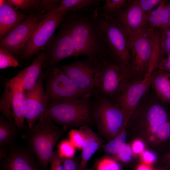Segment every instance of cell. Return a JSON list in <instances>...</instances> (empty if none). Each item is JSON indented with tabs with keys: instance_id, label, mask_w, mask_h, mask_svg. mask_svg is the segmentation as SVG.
I'll return each instance as SVG.
<instances>
[{
	"instance_id": "6da1fadb",
	"label": "cell",
	"mask_w": 170,
	"mask_h": 170,
	"mask_svg": "<svg viewBox=\"0 0 170 170\" xmlns=\"http://www.w3.org/2000/svg\"><path fill=\"white\" fill-rule=\"evenodd\" d=\"M73 11L64 22L72 37L75 51V57L84 56L99 58L107 48L101 27L98 14H93Z\"/></svg>"
},
{
	"instance_id": "7a4b0ae2",
	"label": "cell",
	"mask_w": 170,
	"mask_h": 170,
	"mask_svg": "<svg viewBox=\"0 0 170 170\" xmlns=\"http://www.w3.org/2000/svg\"><path fill=\"white\" fill-rule=\"evenodd\" d=\"M149 90L131 114L126 128L135 131L148 143L158 144V131L170 118L165 104L155 92L151 94Z\"/></svg>"
},
{
	"instance_id": "3957f363",
	"label": "cell",
	"mask_w": 170,
	"mask_h": 170,
	"mask_svg": "<svg viewBox=\"0 0 170 170\" xmlns=\"http://www.w3.org/2000/svg\"><path fill=\"white\" fill-rule=\"evenodd\" d=\"M159 29L149 27L132 34L130 70L136 80L150 76L164 57L160 48Z\"/></svg>"
},
{
	"instance_id": "277c9868",
	"label": "cell",
	"mask_w": 170,
	"mask_h": 170,
	"mask_svg": "<svg viewBox=\"0 0 170 170\" xmlns=\"http://www.w3.org/2000/svg\"><path fill=\"white\" fill-rule=\"evenodd\" d=\"M100 69L95 80L93 96L114 102L135 78L129 68L106 52L99 59Z\"/></svg>"
},
{
	"instance_id": "5b68a950",
	"label": "cell",
	"mask_w": 170,
	"mask_h": 170,
	"mask_svg": "<svg viewBox=\"0 0 170 170\" xmlns=\"http://www.w3.org/2000/svg\"><path fill=\"white\" fill-rule=\"evenodd\" d=\"M67 130L59 127L51 118L42 117L22 135L43 170H48V165L54 151V147Z\"/></svg>"
},
{
	"instance_id": "8992f818",
	"label": "cell",
	"mask_w": 170,
	"mask_h": 170,
	"mask_svg": "<svg viewBox=\"0 0 170 170\" xmlns=\"http://www.w3.org/2000/svg\"><path fill=\"white\" fill-rule=\"evenodd\" d=\"M93 96H86L50 105L42 117L51 118L56 124L68 129L93 123L92 118Z\"/></svg>"
},
{
	"instance_id": "52a82bcc",
	"label": "cell",
	"mask_w": 170,
	"mask_h": 170,
	"mask_svg": "<svg viewBox=\"0 0 170 170\" xmlns=\"http://www.w3.org/2000/svg\"><path fill=\"white\" fill-rule=\"evenodd\" d=\"M92 118L98 135L110 141L126 128L124 114L119 106L108 99L92 97Z\"/></svg>"
},
{
	"instance_id": "ba28073f",
	"label": "cell",
	"mask_w": 170,
	"mask_h": 170,
	"mask_svg": "<svg viewBox=\"0 0 170 170\" xmlns=\"http://www.w3.org/2000/svg\"><path fill=\"white\" fill-rule=\"evenodd\" d=\"M98 17L106 43V52L130 69L132 34L113 16L101 13Z\"/></svg>"
},
{
	"instance_id": "9c48e42d",
	"label": "cell",
	"mask_w": 170,
	"mask_h": 170,
	"mask_svg": "<svg viewBox=\"0 0 170 170\" xmlns=\"http://www.w3.org/2000/svg\"><path fill=\"white\" fill-rule=\"evenodd\" d=\"M44 73L48 107L55 103L91 95L81 91L59 66L45 70Z\"/></svg>"
},
{
	"instance_id": "30bf717a",
	"label": "cell",
	"mask_w": 170,
	"mask_h": 170,
	"mask_svg": "<svg viewBox=\"0 0 170 170\" xmlns=\"http://www.w3.org/2000/svg\"><path fill=\"white\" fill-rule=\"evenodd\" d=\"M67 12H56L45 14L41 17L21 56L22 59H29L39 51L44 50L53 37L57 27L64 20Z\"/></svg>"
},
{
	"instance_id": "8fae6325",
	"label": "cell",
	"mask_w": 170,
	"mask_h": 170,
	"mask_svg": "<svg viewBox=\"0 0 170 170\" xmlns=\"http://www.w3.org/2000/svg\"><path fill=\"white\" fill-rule=\"evenodd\" d=\"M100 66L99 59L87 57L84 59L76 58L59 67L81 91L93 96L96 75Z\"/></svg>"
},
{
	"instance_id": "7c38bea8",
	"label": "cell",
	"mask_w": 170,
	"mask_h": 170,
	"mask_svg": "<svg viewBox=\"0 0 170 170\" xmlns=\"http://www.w3.org/2000/svg\"><path fill=\"white\" fill-rule=\"evenodd\" d=\"M45 11L37 8L26 19L4 37L0 39V48L11 52L14 55H21L25 50L33 31Z\"/></svg>"
},
{
	"instance_id": "4fadbf2b",
	"label": "cell",
	"mask_w": 170,
	"mask_h": 170,
	"mask_svg": "<svg viewBox=\"0 0 170 170\" xmlns=\"http://www.w3.org/2000/svg\"><path fill=\"white\" fill-rule=\"evenodd\" d=\"M62 24L57 34L43 51L48 56L43 65L45 70L56 66L66 58L75 57L74 43L71 33L64 21Z\"/></svg>"
},
{
	"instance_id": "5bb4252c",
	"label": "cell",
	"mask_w": 170,
	"mask_h": 170,
	"mask_svg": "<svg viewBox=\"0 0 170 170\" xmlns=\"http://www.w3.org/2000/svg\"><path fill=\"white\" fill-rule=\"evenodd\" d=\"M44 72L34 87L26 91L22 106V113L28 128H30L47 111L48 107L43 82Z\"/></svg>"
},
{
	"instance_id": "9a60e30c",
	"label": "cell",
	"mask_w": 170,
	"mask_h": 170,
	"mask_svg": "<svg viewBox=\"0 0 170 170\" xmlns=\"http://www.w3.org/2000/svg\"><path fill=\"white\" fill-rule=\"evenodd\" d=\"M153 77L151 74L149 77L134 81L115 100L124 114L127 123L142 97L150 89Z\"/></svg>"
},
{
	"instance_id": "2e32d148",
	"label": "cell",
	"mask_w": 170,
	"mask_h": 170,
	"mask_svg": "<svg viewBox=\"0 0 170 170\" xmlns=\"http://www.w3.org/2000/svg\"><path fill=\"white\" fill-rule=\"evenodd\" d=\"M2 170H43L38 159L29 149L10 148L0 161Z\"/></svg>"
},
{
	"instance_id": "e0dca14e",
	"label": "cell",
	"mask_w": 170,
	"mask_h": 170,
	"mask_svg": "<svg viewBox=\"0 0 170 170\" xmlns=\"http://www.w3.org/2000/svg\"><path fill=\"white\" fill-rule=\"evenodd\" d=\"M145 14L137 0H133L124 9L112 16L133 34L150 27L146 21Z\"/></svg>"
},
{
	"instance_id": "ac0fdd59",
	"label": "cell",
	"mask_w": 170,
	"mask_h": 170,
	"mask_svg": "<svg viewBox=\"0 0 170 170\" xmlns=\"http://www.w3.org/2000/svg\"><path fill=\"white\" fill-rule=\"evenodd\" d=\"M27 16L11 5L7 0H0V39L7 35Z\"/></svg>"
},
{
	"instance_id": "d6986e66",
	"label": "cell",
	"mask_w": 170,
	"mask_h": 170,
	"mask_svg": "<svg viewBox=\"0 0 170 170\" xmlns=\"http://www.w3.org/2000/svg\"><path fill=\"white\" fill-rule=\"evenodd\" d=\"M78 130L84 137L82 149L80 170H84L95 153L104 145V140L98 134L95 133L88 125L82 126Z\"/></svg>"
},
{
	"instance_id": "ffe728a7",
	"label": "cell",
	"mask_w": 170,
	"mask_h": 170,
	"mask_svg": "<svg viewBox=\"0 0 170 170\" xmlns=\"http://www.w3.org/2000/svg\"><path fill=\"white\" fill-rule=\"evenodd\" d=\"M26 72V69H24L19 71L12 79L5 82L0 101V111L2 115L16 128L12 116L11 105L15 93L20 83L23 81Z\"/></svg>"
},
{
	"instance_id": "44dd1931",
	"label": "cell",
	"mask_w": 170,
	"mask_h": 170,
	"mask_svg": "<svg viewBox=\"0 0 170 170\" xmlns=\"http://www.w3.org/2000/svg\"><path fill=\"white\" fill-rule=\"evenodd\" d=\"M48 56L44 51L33 57L31 64L26 67V73L22 82V87L25 91L31 89L36 85L43 73L44 64Z\"/></svg>"
},
{
	"instance_id": "7402d4cb",
	"label": "cell",
	"mask_w": 170,
	"mask_h": 170,
	"mask_svg": "<svg viewBox=\"0 0 170 170\" xmlns=\"http://www.w3.org/2000/svg\"><path fill=\"white\" fill-rule=\"evenodd\" d=\"M152 74V89L163 103L170 105V72L157 69Z\"/></svg>"
},
{
	"instance_id": "603a6c76",
	"label": "cell",
	"mask_w": 170,
	"mask_h": 170,
	"mask_svg": "<svg viewBox=\"0 0 170 170\" xmlns=\"http://www.w3.org/2000/svg\"><path fill=\"white\" fill-rule=\"evenodd\" d=\"M17 128L3 115L0 116V161L7 155L16 136Z\"/></svg>"
},
{
	"instance_id": "cb8c5ba5",
	"label": "cell",
	"mask_w": 170,
	"mask_h": 170,
	"mask_svg": "<svg viewBox=\"0 0 170 170\" xmlns=\"http://www.w3.org/2000/svg\"><path fill=\"white\" fill-rule=\"evenodd\" d=\"M168 1L162 3L156 8L145 14V19L152 29H162L169 27V15L166 4Z\"/></svg>"
},
{
	"instance_id": "d4e9b609",
	"label": "cell",
	"mask_w": 170,
	"mask_h": 170,
	"mask_svg": "<svg viewBox=\"0 0 170 170\" xmlns=\"http://www.w3.org/2000/svg\"><path fill=\"white\" fill-rule=\"evenodd\" d=\"M23 81L20 83L13 98L11 108L12 116L17 129H21L25 126V119L22 113V106L25 94L22 85Z\"/></svg>"
},
{
	"instance_id": "484cf974",
	"label": "cell",
	"mask_w": 170,
	"mask_h": 170,
	"mask_svg": "<svg viewBox=\"0 0 170 170\" xmlns=\"http://www.w3.org/2000/svg\"><path fill=\"white\" fill-rule=\"evenodd\" d=\"M100 1L98 0H62L59 6L49 14L69 10L76 11L84 10L97 5Z\"/></svg>"
},
{
	"instance_id": "4316f807",
	"label": "cell",
	"mask_w": 170,
	"mask_h": 170,
	"mask_svg": "<svg viewBox=\"0 0 170 170\" xmlns=\"http://www.w3.org/2000/svg\"><path fill=\"white\" fill-rule=\"evenodd\" d=\"M126 128L103 147L104 153L108 156H113L121 151L126 144L127 133Z\"/></svg>"
},
{
	"instance_id": "83f0119b",
	"label": "cell",
	"mask_w": 170,
	"mask_h": 170,
	"mask_svg": "<svg viewBox=\"0 0 170 170\" xmlns=\"http://www.w3.org/2000/svg\"><path fill=\"white\" fill-rule=\"evenodd\" d=\"M131 1L128 0H105L100 7L101 13L113 16L124 9Z\"/></svg>"
},
{
	"instance_id": "f1b7e54d",
	"label": "cell",
	"mask_w": 170,
	"mask_h": 170,
	"mask_svg": "<svg viewBox=\"0 0 170 170\" xmlns=\"http://www.w3.org/2000/svg\"><path fill=\"white\" fill-rule=\"evenodd\" d=\"M21 66L14 54L7 49L0 48V69Z\"/></svg>"
},
{
	"instance_id": "f546056e",
	"label": "cell",
	"mask_w": 170,
	"mask_h": 170,
	"mask_svg": "<svg viewBox=\"0 0 170 170\" xmlns=\"http://www.w3.org/2000/svg\"><path fill=\"white\" fill-rule=\"evenodd\" d=\"M159 42L160 51L165 58L170 53V27L160 29Z\"/></svg>"
},
{
	"instance_id": "4dcf8cb0",
	"label": "cell",
	"mask_w": 170,
	"mask_h": 170,
	"mask_svg": "<svg viewBox=\"0 0 170 170\" xmlns=\"http://www.w3.org/2000/svg\"><path fill=\"white\" fill-rule=\"evenodd\" d=\"M12 6L18 9L24 11L36 10L40 2V0H7Z\"/></svg>"
},
{
	"instance_id": "1f68e13d",
	"label": "cell",
	"mask_w": 170,
	"mask_h": 170,
	"mask_svg": "<svg viewBox=\"0 0 170 170\" xmlns=\"http://www.w3.org/2000/svg\"><path fill=\"white\" fill-rule=\"evenodd\" d=\"M76 148L69 139H65L59 144L57 151L61 157L71 158L74 157Z\"/></svg>"
},
{
	"instance_id": "d6a6232c",
	"label": "cell",
	"mask_w": 170,
	"mask_h": 170,
	"mask_svg": "<svg viewBox=\"0 0 170 170\" xmlns=\"http://www.w3.org/2000/svg\"><path fill=\"white\" fill-rule=\"evenodd\" d=\"M133 151L130 146L127 144L124 148L117 154L112 156V158L122 163L130 162L133 156Z\"/></svg>"
},
{
	"instance_id": "836d02e7",
	"label": "cell",
	"mask_w": 170,
	"mask_h": 170,
	"mask_svg": "<svg viewBox=\"0 0 170 170\" xmlns=\"http://www.w3.org/2000/svg\"><path fill=\"white\" fill-rule=\"evenodd\" d=\"M158 144L163 143L170 138V119L159 129L156 135Z\"/></svg>"
},
{
	"instance_id": "e575fe53",
	"label": "cell",
	"mask_w": 170,
	"mask_h": 170,
	"mask_svg": "<svg viewBox=\"0 0 170 170\" xmlns=\"http://www.w3.org/2000/svg\"><path fill=\"white\" fill-rule=\"evenodd\" d=\"M69 139L74 146L79 150H82L84 143L83 134L79 130L72 129L68 133Z\"/></svg>"
},
{
	"instance_id": "d590c367",
	"label": "cell",
	"mask_w": 170,
	"mask_h": 170,
	"mask_svg": "<svg viewBox=\"0 0 170 170\" xmlns=\"http://www.w3.org/2000/svg\"><path fill=\"white\" fill-rule=\"evenodd\" d=\"M81 156L63 158L64 170H80Z\"/></svg>"
},
{
	"instance_id": "8d00e7d4",
	"label": "cell",
	"mask_w": 170,
	"mask_h": 170,
	"mask_svg": "<svg viewBox=\"0 0 170 170\" xmlns=\"http://www.w3.org/2000/svg\"><path fill=\"white\" fill-rule=\"evenodd\" d=\"M61 0H42L37 8L44 10L45 14L51 13L55 10L60 5Z\"/></svg>"
},
{
	"instance_id": "74e56055",
	"label": "cell",
	"mask_w": 170,
	"mask_h": 170,
	"mask_svg": "<svg viewBox=\"0 0 170 170\" xmlns=\"http://www.w3.org/2000/svg\"><path fill=\"white\" fill-rule=\"evenodd\" d=\"M165 0H137V1L142 10L145 14L152 10L160 4L165 2Z\"/></svg>"
},
{
	"instance_id": "f35d334b",
	"label": "cell",
	"mask_w": 170,
	"mask_h": 170,
	"mask_svg": "<svg viewBox=\"0 0 170 170\" xmlns=\"http://www.w3.org/2000/svg\"><path fill=\"white\" fill-rule=\"evenodd\" d=\"M50 170H64L63 158L57 151H54L50 160Z\"/></svg>"
},
{
	"instance_id": "ab89813d",
	"label": "cell",
	"mask_w": 170,
	"mask_h": 170,
	"mask_svg": "<svg viewBox=\"0 0 170 170\" xmlns=\"http://www.w3.org/2000/svg\"><path fill=\"white\" fill-rule=\"evenodd\" d=\"M156 69L170 72V53L163 59Z\"/></svg>"
},
{
	"instance_id": "60d3db41",
	"label": "cell",
	"mask_w": 170,
	"mask_h": 170,
	"mask_svg": "<svg viewBox=\"0 0 170 170\" xmlns=\"http://www.w3.org/2000/svg\"><path fill=\"white\" fill-rule=\"evenodd\" d=\"M144 161L147 163H153L156 160L157 157L155 153L150 151H144L142 154Z\"/></svg>"
},
{
	"instance_id": "b9f144b4",
	"label": "cell",
	"mask_w": 170,
	"mask_h": 170,
	"mask_svg": "<svg viewBox=\"0 0 170 170\" xmlns=\"http://www.w3.org/2000/svg\"><path fill=\"white\" fill-rule=\"evenodd\" d=\"M144 148L143 143L141 141H136L133 144L132 150L135 153H139L143 151Z\"/></svg>"
},
{
	"instance_id": "7bdbcfd3",
	"label": "cell",
	"mask_w": 170,
	"mask_h": 170,
	"mask_svg": "<svg viewBox=\"0 0 170 170\" xmlns=\"http://www.w3.org/2000/svg\"><path fill=\"white\" fill-rule=\"evenodd\" d=\"M162 156V160L164 163L170 166V145L165 150Z\"/></svg>"
},
{
	"instance_id": "ee69618b",
	"label": "cell",
	"mask_w": 170,
	"mask_h": 170,
	"mask_svg": "<svg viewBox=\"0 0 170 170\" xmlns=\"http://www.w3.org/2000/svg\"><path fill=\"white\" fill-rule=\"evenodd\" d=\"M99 160L98 159H96L94 161V164L92 166L89 168L87 166L84 170H96L99 165Z\"/></svg>"
},
{
	"instance_id": "f6af8a7d",
	"label": "cell",
	"mask_w": 170,
	"mask_h": 170,
	"mask_svg": "<svg viewBox=\"0 0 170 170\" xmlns=\"http://www.w3.org/2000/svg\"><path fill=\"white\" fill-rule=\"evenodd\" d=\"M137 170H151L148 167L144 165H141L139 166Z\"/></svg>"
},
{
	"instance_id": "bcb514c9",
	"label": "cell",
	"mask_w": 170,
	"mask_h": 170,
	"mask_svg": "<svg viewBox=\"0 0 170 170\" xmlns=\"http://www.w3.org/2000/svg\"><path fill=\"white\" fill-rule=\"evenodd\" d=\"M166 5L167 7V8L169 15V27H170V2L169 3H167L166 4Z\"/></svg>"
},
{
	"instance_id": "7dc6e473",
	"label": "cell",
	"mask_w": 170,
	"mask_h": 170,
	"mask_svg": "<svg viewBox=\"0 0 170 170\" xmlns=\"http://www.w3.org/2000/svg\"></svg>"
}]
</instances>
